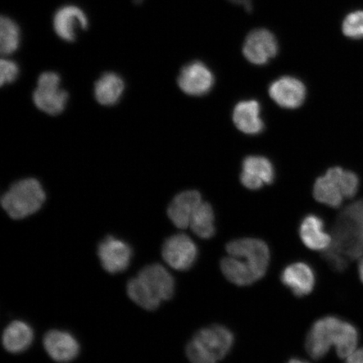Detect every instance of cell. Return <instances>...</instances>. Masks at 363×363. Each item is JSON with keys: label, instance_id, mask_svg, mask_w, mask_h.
Listing matches in <instances>:
<instances>
[{"label": "cell", "instance_id": "cell-16", "mask_svg": "<svg viewBox=\"0 0 363 363\" xmlns=\"http://www.w3.org/2000/svg\"><path fill=\"white\" fill-rule=\"evenodd\" d=\"M275 172L269 159L261 156H249L242 162L240 182L247 189H259L274 182Z\"/></svg>", "mask_w": 363, "mask_h": 363}, {"label": "cell", "instance_id": "cell-18", "mask_svg": "<svg viewBox=\"0 0 363 363\" xmlns=\"http://www.w3.org/2000/svg\"><path fill=\"white\" fill-rule=\"evenodd\" d=\"M202 203L201 195L189 190L177 195L169 204L167 214L177 227L186 229L190 226L195 211Z\"/></svg>", "mask_w": 363, "mask_h": 363}, {"label": "cell", "instance_id": "cell-7", "mask_svg": "<svg viewBox=\"0 0 363 363\" xmlns=\"http://www.w3.org/2000/svg\"><path fill=\"white\" fill-rule=\"evenodd\" d=\"M229 256L239 258L251 267L258 280L266 274L269 269L270 252L267 245L261 240L242 238L227 244Z\"/></svg>", "mask_w": 363, "mask_h": 363}, {"label": "cell", "instance_id": "cell-6", "mask_svg": "<svg viewBox=\"0 0 363 363\" xmlns=\"http://www.w3.org/2000/svg\"><path fill=\"white\" fill-rule=\"evenodd\" d=\"M60 76L55 72H43L34 90L33 101L40 111L57 116L66 108L68 94L61 87Z\"/></svg>", "mask_w": 363, "mask_h": 363}, {"label": "cell", "instance_id": "cell-26", "mask_svg": "<svg viewBox=\"0 0 363 363\" xmlns=\"http://www.w3.org/2000/svg\"><path fill=\"white\" fill-rule=\"evenodd\" d=\"M343 34L351 39L363 38V11H354L345 18Z\"/></svg>", "mask_w": 363, "mask_h": 363}, {"label": "cell", "instance_id": "cell-29", "mask_svg": "<svg viewBox=\"0 0 363 363\" xmlns=\"http://www.w3.org/2000/svg\"><path fill=\"white\" fill-rule=\"evenodd\" d=\"M358 275L361 282L363 284V257L359 260V264H358Z\"/></svg>", "mask_w": 363, "mask_h": 363}, {"label": "cell", "instance_id": "cell-30", "mask_svg": "<svg viewBox=\"0 0 363 363\" xmlns=\"http://www.w3.org/2000/svg\"><path fill=\"white\" fill-rule=\"evenodd\" d=\"M288 363H310L306 361H303L301 359H298V358H293V359L289 360Z\"/></svg>", "mask_w": 363, "mask_h": 363}, {"label": "cell", "instance_id": "cell-21", "mask_svg": "<svg viewBox=\"0 0 363 363\" xmlns=\"http://www.w3.org/2000/svg\"><path fill=\"white\" fill-rule=\"evenodd\" d=\"M125 82L116 72H106L94 84V96L104 106H112L120 101L124 93Z\"/></svg>", "mask_w": 363, "mask_h": 363}, {"label": "cell", "instance_id": "cell-14", "mask_svg": "<svg viewBox=\"0 0 363 363\" xmlns=\"http://www.w3.org/2000/svg\"><path fill=\"white\" fill-rule=\"evenodd\" d=\"M269 95L280 107L297 108L305 101L306 89L301 80L293 77H283L270 85Z\"/></svg>", "mask_w": 363, "mask_h": 363}, {"label": "cell", "instance_id": "cell-4", "mask_svg": "<svg viewBox=\"0 0 363 363\" xmlns=\"http://www.w3.org/2000/svg\"><path fill=\"white\" fill-rule=\"evenodd\" d=\"M234 342L230 330L213 325L194 335L186 347V353L191 363H218L228 355Z\"/></svg>", "mask_w": 363, "mask_h": 363}, {"label": "cell", "instance_id": "cell-19", "mask_svg": "<svg viewBox=\"0 0 363 363\" xmlns=\"http://www.w3.org/2000/svg\"><path fill=\"white\" fill-rule=\"evenodd\" d=\"M299 235L303 244L314 251H323L330 246L333 238L325 230L324 221L321 218L310 215L305 218L299 227Z\"/></svg>", "mask_w": 363, "mask_h": 363}, {"label": "cell", "instance_id": "cell-15", "mask_svg": "<svg viewBox=\"0 0 363 363\" xmlns=\"http://www.w3.org/2000/svg\"><path fill=\"white\" fill-rule=\"evenodd\" d=\"M43 345L52 359L59 363L69 362L78 357V340L67 331L52 330L45 335Z\"/></svg>", "mask_w": 363, "mask_h": 363}, {"label": "cell", "instance_id": "cell-9", "mask_svg": "<svg viewBox=\"0 0 363 363\" xmlns=\"http://www.w3.org/2000/svg\"><path fill=\"white\" fill-rule=\"evenodd\" d=\"M214 84V75L201 62H192L185 65L178 77L179 89L190 96L207 94Z\"/></svg>", "mask_w": 363, "mask_h": 363}, {"label": "cell", "instance_id": "cell-11", "mask_svg": "<svg viewBox=\"0 0 363 363\" xmlns=\"http://www.w3.org/2000/svg\"><path fill=\"white\" fill-rule=\"evenodd\" d=\"M52 24L59 38L72 43L77 39L79 31L88 29L89 19L81 8L68 4L58 9L54 15Z\"/></svg>", "mask_w": 363, "mask_h": 363}, {"label": "cell", "instance_id": "cell-17", "mask_svg": "<svg viewBox=\"0 0 363 363\" xmlns=\"http://www.w3.org/2000/svg\"><path fill=\"white\" fill-rule=\"evenodd\" d=\"M281 281L296 297L307 296L314 290L316 283L314 270L302 262L286 267L281 274Z\"/></svg>", "mask_w": 363, "mask_h": 363}, {"label": "cell", "instance_id": "cell-3", "mask_svg": "<svg viewBox=\"0 0 363 363\" xmlns=\"http://www.w3.org/2000/svg\"><path fill=\"white\" fill-rule=\"evenodd\" d=\"M175 282L164 267L149 265L127 284V294L136 305L147 311H155L162 302L174 296Z\"/></svg>", "mask_w": 363, "mask_h": 363}, {"label": "cell", "instance_id": "cell-25", "mask_svg": "<svg viewBox=\"0 0 363 363\" xmlns=\"http://www.w3.org/2000/svg\"><path fill=\"white\" fill-rule=\"evenodd\" d=\"M190 227L195 235L203 239L211 238L215 235V214L210 203H201L194 213Z\"/></svg>", "mask_w": 363, "mask_h": 363}, {"label": "cell", "instance_id": "cell-8", "mask_svg": "<svg viewBox=\"0 0 363 363\" xmlns=\"http://www.w3.org/2000/svg\"><path fill=\"white\" fill-rule=\"evenodd\" d=\"M198 249L193 240L184 234L172 235L162 247V257L172 269L186 271L197 259Z\"/></svg>", "mask_w": 363, "mask_h": 363}, {"label": "cell", "instance_id": "cell-13", "mask_svg": "<svg viewBox=\"0 0 363 363\" xmlns=\"http://www.w3.org/2000/svg\"><path fill=\"white\" fill-rule=\"evenodd\" d=\"M342 167H334L320 177L314 186V197L318 202L331 208L342 206L345 197L342 185Z\"/></svg>", "mask_w": 363, "mask_h": 363}, {"label": "cell", "instance_id": "cell-22", "mask_svg": "<svg viewBox=\"0 0 363 363\" xmlns=\"http://www.w3.org/2000/svg\"><path fill=\"white\" fill-rule=\"evenodd\" d=\"M33 339V328L24 321L16 320L4 330L2 342L9 352L21 353L29 348Z\"/></svg>", "mask_w": 363, "mask_h": 363}, {"label": "cell", "instance_id": "cell-23", "mask_svg": "<svg viewBox=\"0 0 363 363\" xmlns=\"http://www.w3.org/2000/svg\"><path fill=\"white\" fill-rule=\"evenodd\" d=\"M220 267L227 280L235 285L249 286L258 281L251 267L238 257L229 256L223 258Z\"/></svg>", "mask_w": 363, "mask_h": 363}, {"label": "cell", "instance_id": "cell-28", "mask_svg": "<svg viewBox=\"0 0 363 363\" xmlns=\"http://www.w3.org/2000/svg\"><path fill=\"white\" fill-rule=\"evenodd\" d=\"M345 360V363H363V348H357Z\"/></svg>", "mask_w": 363, "mask_h": 363}, {"label": "cell", "instance_id": "cell-27", "mask_svg": "<svg viewBox=\"0 0 363 363\" xmlns=\"http://www.w3.org/2000/svg\"><path fill=\"white\" fill-rule=\"evenodd\" d=\"M20 74V68L16 62L2 57L0 61V84L1 86L11 84Z\"/></svg>", "mask_w": 363, "mask_h": 363}, {"label": "cell", "instance_id": "cell-10", "mask_svg": "<svg viewBox=\"0 0 363 363\" xmlns=\"http://www.w3.org/2000/svg\"><path fill=\"white\" fill-rule=\"evenodd\" d=\"M279 45L274 34L266 29H257L247 35L243 54L254 65H264L278 53Z\"/></svg>", "mask_w": 363, "mask_h": 363}, {"label": "cell", "instance_id": "cell-24", "mask_svg": "<svg viewBox=\"0 0 363 363\" xmlns=\"http://www.w3.org/2000/svg\"><path fill=\"white\" fill-rule=\"evenodd\" d=\"M21 30L15 21L8 16L0 20V53L7 57L15 53L20 48Z\"/></svg>", "mask_w": 363, "mask_h": 363}, {"label": "cell", "instance_id": "cell-5", "mask_svg": "<svg viewBox=\"0 0 363 363\" xmlns=\"http://www.w3.org/2000/svg\"><path fill=\"white\" fill-rule=\"evenodd\" d=\"M45 201V194L39 181L26 179L13 184L1 201L12 219L21 220L38 211Z\"/></svg>", "mask_w": 363, "mask_h": 363}, {"label": "cell", "instance_id": "cell-12", "mask_svg": "<svg viewBox=\"0 0 363 363\" xmlns=\"http://www.w3.org/2000/svg\"><path fill=\"white\" fill-rule=\"evenodd\" d=\"M98 255L104 269L116 274L128 267L133 257V250L123 240L107 237L99 244Z\"/></svg>", "mask_w": 363, "mask_h": 363}, {"label": "cell", "instance_id": "cell-1", "mask_svg": "<svg viewBox=\"0 0 363 363\" xmlns=\"http://www.w3.org/2000/svg\"><path fill=\"white\" fill-rule=\"evenodd\" d=\"M330 246L323 253L331 269L343 272L363 257V197L340 213L331 230Z\"/></svg>", "mask_w": 363, "mask_h": 363}, {"label": "cell", "instance_id": "cell-20", "mask_svg": "<svg viewBox=\"0 0 363 363\" xmlns=\"http://www.w3.org/2000/svg\"><path fill=\"white\" fill-rule=\"evenodd\" d=\"M261 107L256 101H245L235 106L233 121L235 126L247 135H258L264 129V123L260 116Z\"/></svg>", "mask_w": 363, "mask_h": 363}, {"label": "cell", "instance_id": "cell-2", "mask_svg": "<svg viewBox=\"0 0 363 363\" xmlns=\"http://www.w3.org/2000/svg\"><path fill=\"white\" fill-rule=\"evenodd\" d=\"M358 330L350 322L335 316H325L315 322L307 335L306 351L314 359H321L331 347L343 359L357 350Z\"/></svg>", "mask_w": 363, "mask_h": 363}]
</instances>
